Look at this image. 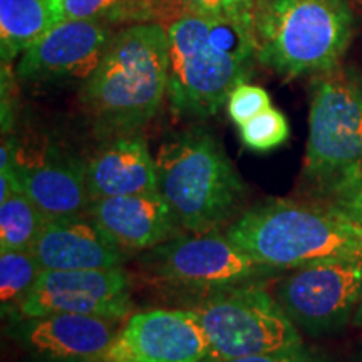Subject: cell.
I'll return each mask as SVG.
<instances>
[{"instance_id": "cell-1", "label": "cell", "mask_w": 362, "mask_h": 362, "mask_svg": "<svg viewBox=\"0 0 362 362\" xmlns=\"http://www.w3.org/2000/svg\"><path fill=\"white\" fill-rule=\"evenodd\" d=\"M168 101L178 116L206 119L252 78L257 45L250 13L240 17L181 16L166 25Z\"/></svg>"}, {"instance_id": "cell-2", "label": "cell", "mask_w": 362, "mask_h": 362, "mask_svg": "<svg viewBox=\"0 0 362 362\" xmlns=\"http://www.w3.org/2000/svg\"><path fill=\"white\" fill-rule=\"evenodd\" d=\"M168 34L160 22H136L115 33L79 90L96 134L139 133L168 98Z\"/></svg>"}, {"instance_id": "cell-3", "label": "cell", "mask_w": 362, "mask_h": 362, "mask_svg": "<svg viewBox=\"0 0 362 362\" xmlns=\"http://www.w3.org/2000/svg\"><path fill=\"white\" fill-rule=\"evenodd\" d=\"M223 232L240 250L274 270L362 260V225L330 205L270 198L247 208Z\"/></svg>"}, {"instance_id": "cell-4", "label": "cell", "mask_w": 362, "mask_h": 362, "mask_svg": "<svg viewBox=\"0 0 362 362\" xmlns=\"http://www.w3.org/2000/svg\"><path fill=\"white\" fill-rule=\"evenodd\" d=\"M155 160L158 192L185 232H221L245 211V183L208 129L194 126L171 136Z\"/></svg>"}, {"instance_id": "cell-5", "label": "cell", "mask_w": 362, "mask_h": 362, "mask_svg": "<svg viewBox=\"0 0 362 362\" xmlns=\"http://www.w3.org/2000/svg\"><path fill=\"white\" fill-rule=\"evenodd\" d=\"M250 24L259 64L285 79L337 67L354 33L346 0H257Z\"/></svg>"}, {"instance_id": "cell-6", "label": "cell", "mask_w": 362, "mask_h": 362, "mask_svg": "<svg viewBox=\"0 0 362 362\" xmlns=\"http://www.w3.org/2000/svg\"><path fill=\"white\" fill-rule=\"evenodd\" d=\"M362 171V74L334 67L312 83L304 176L329 194Z\"/></svg>"}, {"instance_id": "cell-7", "label": "cell", "mask_w": 362, "mask_h": 362, "mask_svg": "<svg viewBox=\"0 0 362 362\" xmlns=\"http://www.w3.org/2000/svg\"><path fill=\"white\" fill-rule=\"evenodd\" d=\"M188 310L210 344L208 359H237L304 346L297 325L262 282L205 293Z\"/></svg>"}, {"instance_id": "cell-8", "label": "cell", "mask_w": 362, "mask_h": 362, "mask_svg": "<svg viewBox=\"0 0 362 362\" xmlns=\"http://www.w3.org/2000/svg\"><path fill=\"white\" fill-rule=\"evenodd\" d=\"M141 262L153 279L194 298L233 285L262 282L274 272L240 250L225 232H181L144 252Z\"/></svg>"}, {"instance_id": "cell-9", "label": "cell", "mask_w": 362, "mask_h": 362, "mask_svg": "<svg viewBox=\"0 0 362 362\" xmlns=\"http://www.w3.org/2000/svg\"><path fill=\"white\" fill-rule=\"evenodd\" d=\"M275 298L309 336L344 329L362 302V260L302 267L279 284Z\"/></svg>"}, {"instance_id": "cell-10", "label": "cell", "mask_w": 362, "mask_h": 362, "mask_svg": "<svg viewBox=\"0 0 362 362\" xmlns=\"http://www.w3.org/2000/svg\"><path fill=\"white\" fill-rule=\"evenodd\" d=\"M133 280L124 269L44 270L12 320L79 314L126 320L133 310Z\"/></svg>"}, {"instance_id": "cell-11", "label": "cell", "mask_w": 362, "mask_h": 362, "mask_svg": "<svg viewBox=\"0 0 362 362\" xmlns=\"http://www.w3.org/2000/svg\"><path fill=\"white\" fill-rule=\"evenodd\" d=\"M210 344L188 309L134 312L94 362H203Z\"/></svg>"}, {"instance_id": "cell-12", "label": "cell", "mask_w": 362, "mask_h": 362, "mask_svg": "<svg viewBox=\"0 0 362 362\" xmlns=\"http://www.w3.org/2000/svg\"><path fill=\"white\" fill-rule=\"evenodd\" d=\"M2 165L11 166L19 188L45 218L88 215V163L54 148L25 151L12 138H4Z\"/></svg>"}, {"instance_id": "cell-13", "label": "cell", "mask_w": 362, "mask_h": 362, "mask_svg": "<svg viewBox=\"0 0 362 362\" xmlns=\"http://www.w3.org/2000/svg\"><path fill=\"white\" fill-rule=\"evenodd\" d=\"M115 33L111 22L67 19L49 29L22 54L16 78L40 84L66 79H86L99 64Z\"/></svg>"}, {"instance_id": "cell-14", "label": "cell", "mask_w": 362, "mask_h": 362, "mask_svg": "<svg viewBox=\"0 0 362 362\" xmlns=\"http://www.w3.org/2000/svg\"><path fill=\"white\" fill-rule=\"evenodd\" d=\"M124 320L47 314L11 320L7 336L34 362H94Z\"/></svg>"}, {"instance_id": "cell-15", "label": "cell", "mask_w": 362, "mask_h": 362, "mask_svg": "<svg viewBox=\"0 0 362 362\" xmlns=\"http://www.w3.org/2000/svg\"><path fill=\"white\" fill-rule=\"evenodd\" d=\"M33 253L42 270L123 269L128 259L89 214L45 220Z\"/></svg>"}, {"instance_id": "cell-16", "label": "cell", "mask_w": 362, "mask_h": 362, "mask_svg": "<svg viewBox=\"0 0 362 362\" xmlns=\"http://www.w3.org/2000/svg\"><path fill=\"white\" fill-rule=\"evenodd\" d=\"M88 214L128 253L146 252L183 230L160 192L98 198Z\"/></svg>"}, {"instance_id": "cell-17", "label": "cell", "mask_w": 362, "mask_h": 362, "mask_svg": "<svg viewBox=\"0 0 362 362\" xmlns=\"http://www.w3.org/2000/svg\"><path fill=\"white\" fill-rule=\"evenodd\" d=\"M88 192L98 198L158 192L156 160L141 133L104 139L88 161Z\"/></svg>"}, {"instance_id": "cell-18", "label": "cell", "mask_w": 362, "mask_h": 362, "mask_svg": "<svg viewBox=\"0 0 362 362\" xmlns=\"http://www.w3.org/2000/svg\"><path fill=\"white\" fill-rule=\"evenodd\" d=\"M64 21L61 0H0V59L11 66L49 29Z\"/></svg>"}, {"instance_id": "cell-19", "label": "cell", "mask_w": 362, "mask_h": 362, "mask_svg": "<svg viewBox=\"0 0 362 362\" xmlns=\"http://www.w3.org/2000/svg\"><path fill=\"white\" fill-rule=\"evenodd\" d=\"M0 250H33L45 215L22 192L11 166H0Z\"/></svg>"}, {"instance_id": "cell-20", "label": "cell", "mask_w": 362, "mask_h": 362, "mask_svg": "<svg viewBox=\"0 0 362 362\" xmlns=\"http://www.w3.org/2000/svg\"><path fill=\"white\" fill-rule=\"evenodd\" d=\"M42 267L33 250H0V307L12 320L34 291Z\"/></svg>"}, {"instance_id": "cell-21", "label": "cell", "mask_w": 362, "mask_h": 362, "mask_svg": "<svg viewBox=\"0 0 362 362\" xmlns=\"http://www.w3.org/2000/svg\"><path fill=\"white\" fill-rule=\"evenodd\" d=\"M257 0H143L141 22H156V17L248 16Z\"/></svg>"}, {"instance_id": "cell-22", "label": "cell", "mask_w": 362, "mask_h": 362, "mask_svg": "<svg viewBox=\"0 0 362 362\" xmlns=\"http://www.w3.org/2000/svg\"><path fill=\"white\" fill-rule=\"evenodd\" d=\"M291 136L287 117L275 107H269L259 116L240 126V139L252 151H270L284 144Z\"/></svg>"}, {"instance_id": "cell-23", "label": "cell", "mask_w": 362, "mask_h": 362, "mask_svg": "<svg viewBox=\"0 0 362 362\" xmlns=\"http://www.w3.org/2000/svg\"><path fill=\"white\" fill-rule=\"evenodd\" d=\"M64 21L99 19L119 22L138 19L141 22L143 0H61Z\"/></svg>"}, {"instance_id": "cell-24", "label": "cell", "mask_w": 362, "mask_h": 362, "mask_svg": "<svg viewBox=\"0 0 362 362\" xmlns=\"http://www.w3.org/2000/svg\"><path fill=\"white\" fill-rule=\"evenodd\" d=\"M270 96L269 93L260 86H253L248 83H243L237 86L230 94L228 101H226V110H228L230 119L235 124L243 126L248 121L259 116L260 112L269 110Z\"/></svg>"}, {"instance_id": "cell-25", "label": "cell", "mask_w": 362, "mask_h": 362, "mask_svg": "<svg viewBox=\"0 0 362 362\" xmlns=\"http://www.w3.org/2000/svg\"><path fill=\"white\" fill-rule=\"evenodd\" d=\"M329 203L347 218L362 225V171L354 178L332 189L329 194Z\"/></svg>"}, {"instance_id": "cell-26", "label": "cell", "mask_w": 362, "mask_h": 362, "mask_svg": "<svg viewBox=\"0 0 362 362\" xmlns=\"http://www.w3.org/2000/svg\"><path fill=\"white\" fill-rule=\"evenodd\" d=\"M203 362H327L324 357H320L315 352L307 349L305 346L297 347V349L267 352V354H255L237 357V359H205Z\"/></svg>"}, {"instance_id": "cell-27", "label": "cell", "mask_w": 362, "mask_h": 362, "mask_svg": "<svg viewBox=\"0 0 362 362\" xmlns=\"http://www.w3.org/2000/svg\"><path fill=\"white\" fill-rule=\"evenodd\" d=\"M352 322H354L356 325H359V327H362V302L359 304V307H357L354 317H352Z\"/></svg>"}, {"instance_id": "cell-28", "label": "cell", "mask_w": 362, "mask_h": 362, "mask_svg": "<svg viewBox=\"0 0 362 362\" xmlns=\"http://www.w3.org/2000/svg\"><path fill=\"white\" fill-rule=\"evenodd\" d=\"M361 362H362V357H361Z\"/></svg>"}]
</instances>
